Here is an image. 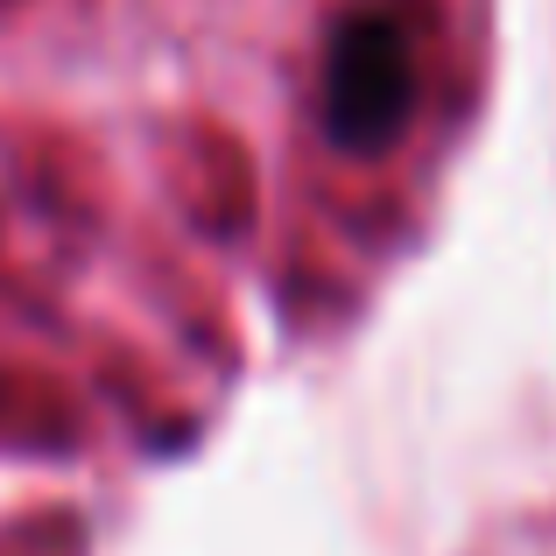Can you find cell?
<instances>
[{"mask_svg":"<svg viewBox=\"0 0 556 556\" xmlns=\"http://www.w3.org/2000/svg\"><path fill=\"white\" fill-rule=\"evenodd\" d=\"M416 36L402 14H345L331 22L325 42V135L345 155H380L402 141L408 113H416Z\"/></svg>","mask_w":556,"mask_h":556,"instance_id":"obj_1","label":"cell"}]
</instances>
